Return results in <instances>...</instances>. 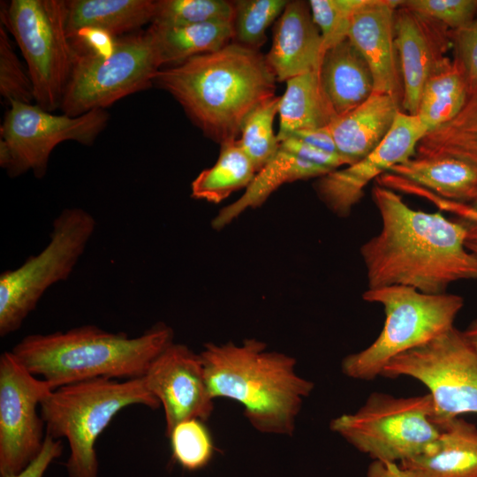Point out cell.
<instances>
[{"mask_svg":"<svg viewBox=\"0 0 477 477\" xmlns=\"http://www.w3.org/2000/svg\"><path fill=\"white\" fill-rule=\"evenodd\" d=\"M94 216L80 208H68L54 219L49 242L19 268L0 276V336L18 330L44 292L66 280L95 232Z\"/></svg>","mask_w":477,"mask_h":477,"instance_id":"8","label":"cell"},{"mask_svg":"<svg viewBox=\"0 0 477 477\" xmlns=\"http://www.w3.org/2000/svg\"><path fill=\"white\" fill-rule=\"evenodd\" d=\"M153 0H70L66 1V30L70 38L77 30L94 26L115 37L134 31L153 21Z\"/></svg>","mask_w":477,"mask_h":477,"instance_id":"25","label":"cell"},{"mask_svg":"<svg viewBox=\"0 0 477 477\" xmlns=\"http://www.w3.org/2000/svg\"><path fill=\"white\" fill-rule=\"evenodd\" d=\"M199 419L178 423L170 435L173 459L188 471L200 470L210 462L215 446L210 431Z\"/></svg>","mask_w":477,"mask_h":477,"instance_id":"33","label":"cell"},{"mask_svg":"<svg viewBox=\"0 0 477 477\" xmlns=\"http://www.w3.org/2000/svg\"><path fill=\"white\" fill-rule=\"evenodd\" d=\"M0 94L9 103L34 101V87L28 71L19 59L7 29L0 25Z\"/></svg>","mask_w":477,"mask_h":477,"instance_id":"35","label":"cell"},{"mask_svg":"<svg viewBox=\"0 0 477 477\" xmlns=\"http://www.w3.org/2000/svg\"><path fill=\"white\" fill-rule=\"evenodd\" d=\"M173 339V329L163 322L134 337L86 324L65 331L28 335L11 352L29 372L56 389L95 378L143 377Z\"/></svg>","mask_w":477,"mask_h":477,"instance_id":"4","label":"cell"},{"mask_svg":"<svg viewBox=\"0 0 477 477\" xmlns=\"http://www.w3.org/2000/svg\"><path fill=\"white\" fill-rule=\"evenodd\" d=\"M320 80L337 116L358 107L374 91L370 69L348 39L324 52Z\"/></svg>","mask_w":477,"mask_h":477,"instance_id":"22","label":"cell"},{"mask_svg":"<svg viewBox=\"0 0 477 477\" xmlns=\"http://www.w3.org/2000/svg\"><path fill=\"white\" fill-rule=\"evenodd\" d=\"M162 64L148 31L117 37L108 57L75 54L74 64L60 109L78 117L147 89Z\"/></svg>","mask_w":477,"mask_h":477,"instance_id":"11","label":"cell"},{"mask_svg":"<svg viewBox=\"0 0 477 477\" xmlns=\"http://www.w3.org/2000/svg\"><path fill=\"white\" fill-rule=\"evenodd\" d=\"M362 298L383 307V327L371 344L345 356L341 369L345 376L365 382L382 375L384 367L395 357L454 327L464 306L459 295L424 293L405 285L367 289Z\"/></svg>","mask_w":477,"mask_h":477,"instance_id":"6","label":"cell"},{"mask_svg":"<svg viewBox=\"0 0 477 477\" xmlns=\"http://www.w3.org/2000/svg\"><path fill=\"white\" fill-rule=\"evenodd\" d=\"M211 397L239 403L244 415L259 432L292 435L305 398L314 390L312 381L296 372V360L268 351L264 342L245 339L204 344L200 352Z\"/></svg>","mask_w":477,"mask_h":477,"instance_id":"3","label":"cell"},{"mask_svg":"<svg viewBox=\"0 0 477 477\" xmlns=\"http://www.w3.org/2000/svg\"><path fill=\"white\" fill-rule=\"evenodd\" d=\"M398 465L415 477H477V426L456 417L424 452Z\"/></svg>","mask_w":477,"mask_h":477,"instance_id":"20","label":"cell"},{"mask_svg":"<svg viewBox=\"0 0 477 477\" xmlns=\"http://www.w3.org/2000/svg\"><path fill=\"white\" fill-rule=\"evenodd\" d=\"M280 98L275 95L259 104L246 117L240 130L238 142L257 172L279 148L273 124L278 114Z\"/></svg>","mask_w":477,"mask_h":477,"instance_id":"30","label":"cell"},{"mask_svg":"<svg viewBox=\"0 0 477 477\" xmlns=\"http://www.w3.org/2000/svg\"><path fill=\"white\" fill-rule=\"evenodd\" d=\"M330 169L312 162L280 143L274 156L255 174L245 193L237 201L223 208L212 220V226L220 230L246 209L262 205L281 186L298 180L319 178Z\"/></svg>","mask_w":477,"mask_h":477,"instance_id":"21","label":"cell"},{"mask_svg":"<svg viewBox=\"0 0 477 477\" xmlns=\"http://www.w3.org/2000/svg\"><path fill=\"white\" fill-rule=\"evenodd\" d=\"M75 54L108 57L115 49L117 38L103 29L85 26L69 38Z\"/></svg>","mask_w":477,"mask_h":477,"instance_id":"38","label":"cell"},{"mask_svg":"<svg viewBox=\"0 0 477 477\" xmlns=\"http://www.w3.org/2000/svg\"><path fill=\"white\" fill-rule=\"evenodd\" d=\"M322 39L308 2L289 1L277 19L266 61L277 82L320 69Z\"/></svg>","mask_w":477,"mask_h":477,"instance_id":"18","label":"cell"},{"mask_svg":"<svg viewBox=\"0 0 477 477\" xmlns=\"http://www.w3.org/2000/svg\"><path fill=\"white\" fill-rule=\"evenodd\" d=\"M279 102L280 141L296 132L328 126L337 117L320 80V69L293 77Z\"/></svg>","mask_w":477,"mask_h":477,"instance_id":"24","label":"cell"},{"mask_svg":"<svg viewBox=\"0 0 477 477\" xmlns=\"http://www.w3.org/2000/svg\"><path fill=\"white\" fill-rule=\"evenodd\" d=\"M148 390L163 407L165 435L189 419L206 421L214 410L200 353L172 343L150 364L142 377Z\"/></svg>","mask_w":477,"mask_h":477,"instance_id":"15","label":"cell"},{"mask_svg":"<svg viewBox=\"0 0 477 477\" xmlns=\"http://www.w3.org/2000/svg\"><path fill=\"white\" fill-rule=\"evenodd\" d=\"M470 205L473 208L474 210L477 211V200L474 202L471 203Z\"/></svg>","mask_w":477,"mask_h":477,"instance_id":"44","label":"cell"},{"mask_svg":"<svg viewBox=\"0 0 477 477\" xmlns=\"http://www.w3.org/2000/svg\"><path fill=\"white\" fill-rule=\"evenodd\" d=\"M233 1L226 0H159L152 24L182 26L208 22H232Z\"/></svg>","mask_w":477,"mask_h":477,"instance_id":"31","label":"cell"},{"mask_svg":"<svg viewBox=\"0 0 477 477\" xmlns=\"http://www.w3.org/2000/svg\"><path fill=\"white\" fill-rule=\"evenodd\" d=\"M53 390L11 351L1 354L0 477L19 473L41 452L46 433L38 408Z\"/></svg>","mask_w":477,"mask_h":477,"instance_id":"13","label":"cell"},{"mask_svg":"<svg viewBox=\"0 0 477 477\" xmlns=\"http://www.w3.org/2000/svg\"><path fill=\"white\" fill-rule=\"evenodd\" d=\"M329 428L373 460L398 464L424 452L442 431L429 393L395 397L377 391L354 413L332 419Z\"/></svg>","mask_w":477,"mask_h":477,"instance_id":"7","label":"cell"},{"mask_svg":"<svg viewBox=\"0 0 477 477\" xmlns=\"http://www.w3.org/2000/svg\"><path fill=\"white\" fill-rule=\"evenodd\" d=\"M367 477H415L398 463L373 460L367 471Z\"/></svg>","mask_w":477,"mask_h":477,"instance_id":"41","label":"cell"},{"mask_svg":"<svg viewBox=\"0 0 477 477\" xmlns=\"http://www.w3.org/2000/svg\"><path fill=\"white\" fill-rule=\"evenodd\" d=\"M415 155L452 156L477 167V83L469 85L458 115L420 140Z\"/></svg>","mask_w":477,"mask_h":477,"instance_id":"28","label":"cell"},{"mask_svg":"<svg viewBox=\"0 0 477 477\" xmlns=\"http://www.w3.org/2000/svg\"><path fill=\"white\" fill-rule=\"evenodd\" d=\"M61 439L45 436L43 446L39 455L21 472L4 477H42L49 465L63 452Z\"/></svg>","mask_w":477,"mask_h":477,"instance_id":"39","label":"cell"},{"mask_svg":"<svg viewBox=\"0 0 477 477\" xmlns=\"http://www.w3.org/2000/svg\"><path fill=\"white\" fill-rule=\"evenodd\" d=\"M1 23L26 62L35 104L49 112L60 108L75 60L66 30V1L11 0L1 9Z\"/></svg>","mask_w":477,"mask_h":477,"instance_id":"9","label":"cell"},{"mask_svg":"<svg viewBox=\"0 0 477 477\" xmlns=\"http://www.w3.org/2000/svg\"><path fill=\"white\" fill-rule=\"evenodd\" d=\"M455 58L461 64L468 85L477 83V19L466 26L450 31Z\"/></svg>","mask_w":477,"mask_h":477,"instance_id":"37","label":"cell"},{"mask_svg":"<svg viewBox=\"0 0 477 477\" xmlns=\"http://www.w3.org/2000/svg\"><path fill=\"white\" fill-rule=\"evenodd\" d=\"M399 6L450 30L467 26L477 14V0H406Z\"/></svg>","mask_w":477,"mask_h":477,"instance_id":"36","label":"cell"},{"mask_svg":"<svg viewBox=\"0 0 477 477\" xmlns=\"http://www.w3.org/2000/svg\"><path fill=\"white\" fill-rule=\"evenodd\" d=\"M291 136H295L303 141L322 150L339 154L329 126L299 131Z\"/></svg>","mask_w":477,"mask_h":477,"instance_id":"40","label":"cell"},{"mask_svg":"<svg viewBox=\"0 0 477 477\" xmlns=\"http://www.w3.org/2000/svg\"><path fill=\"white\" fill-rule=\"evenodd\" d=\"M402 1L368 0L353 16L348 40L366 60L374 92L403 100L395 44V12Z\"/></svg>","mask_w":477,"mask_h":477,"instance_id":"17","label":"cell"},{"mask_svg":"<svg viewBox=\"0 0 477 477\" xmlns=\"http://www.w3.org/2000/svg\"><path fill=\"white\" fill-rule=\"evenodd\" d=\"M133 405L154 410L161 405L142 377L85 380L56 388L42 400L46 435L68 441L69 477H98L96 440L121 410Z\"/></svg>","mask_w":477,"mask_h":477,"instance_id":"5","label":"cell"},{"mask_svg":"<svg viewBox=\"0 0 477 477\" xmlns=\"http://www.w3.org/2000/svg\"><path fill=\"white\" fill-rule=\"evenodd\" d=\"M382 375L408 376L424 384L441 428L464 413H477V349L455 326L395 357Z\"/></svg>","mask_w":477,"mask_h":477,"instance_id":"10","label":"cell"},{"mask_svg":"<svg viewBox=\"0 0 477 477\" xmlns=\"http://www.w3.org/2000/svg\"><path fill=\"white\" fill-rule=\"evenodd\" d=\"M395 44L403 76L402 106L416 116L423 87L444 58L448 28L399 6L395 12Z\"/></svg>","mask_w":477,"mask_h":477,"instance_id":"16","label":"cell"},{"mask_svg":"<svg viewBox=\"0 0 477 477\" xmlns=\"http://www.w3.org/2000/svg\"><path fill=\"white\" fill-rule=\"evenodd\" d=\"M162 66L178 64L193 57L221 49L234 38L232 22H208L182 26L152 24L147 30Z\"/></svg>","mask_w":477,"mask_h":477,"instance_id":"27","label":"cell"},{"mask_svg":"<svg viewBox=\"0 0 477 477\" xmlns=\"http://www.w3.org/2000/svg\"><path fill=\"white\" fill-rule=\"evenodd\" d=\"M392 95L374 92L360 105L328 125L339 155L348 165L369 155L383 140L400 111Z\"/></svg>","mask_w":477,"mask_h":477,"instance_id":"19","label":"cell"},{"mask_svg":"<svg viewBox=\"0 0 477 477\" xmlns=\"http://www.w3.org/2000/svg\"><path fill=\"white\" fill-rule=\"evenodd\" d=\"M368 0H310L314 24L320 30L324 52L348 39L354 14Z\"/></svg>","mask_w":477,"mask_h":477,"instance_id":"34","label":"cell"},{"mask_svg":"<svg viewBox=\"0 0 477 477\" xmlns=\"http://www.w3.org/2000/svg\"><path fill=\"white\" fill-rule=\"evenodd\" d=\"M276 82L265 56L236 42L161 68L153 81L220 145L238 139L246 117L276 95Z\"/></svg>","mask_w":477,"mask_h":477,"instance_id":"2","label":"cell"},{"mask_svg":"<svg viewBox=\"0 0 477 477\" xmlns=\"http://www.w3.org/2000/svg\"><path fill=\"white\" fill-rule=\"evenodd\" d=\"M0 127V166L11 178L32 170L42 178L49 155L61 142L92 145L105 128L109 114L96 109L78 117L55 115L37 104L11 102Z\"/></svg>","mask_w":477,"mask_h":477,"instance_id":"12","label":"cell"},{"mask_svg":"<svg viewBox=\"0 0 477 477\" xmlns=\"http://www.w3.org/2000/svg\"><path fill=\"white\" fill-rule=\"evenodd\" d=\"M288 0L233 1V30L236 43L259 50L266 42L268 27L281 16Z\"/></svg>","mask_w":477,"mask_h":477,"instance_id":"32","label":"cell"},{"mask_svg":"<svg viewBox=\"0 0 477 477\" xmlns=\"http://www.w3.org/2000/svg\"><path fill=\"white\" fill-rule=\"evenodd\" d=\"M466 248L477 257V224L470 223V231L466 241Z\"/></svg>","mask_w":477,"mask_h":477,"instance_id":"42","label":"cell"},{"mask_svg":"<svg viewBox=\"0 0 477 477\" xmlns=\"http://www.w3.org/2000/svg\"><path fill=\"white\" fill-rule=\"evenodd\" d=\"M256 173L238 140L224 142L221 144L216 163L192 182L191 195L197 200L219 203L233 192L246 188Z\"/></svg>","mask_w":477,"mask_h":477,"instance_id":"29","label":"cell"},{"mask_svg":"<svg viewBox=\"0 0 477 477\" xmlns=\"http://www.w3.org/2000/svg\"><path fill=\"white\" fill-rule=\"evenodd\" d=\"M468 89V80L459 62L444 57L427 80L416 113L428 132L458 115L466 101Z\"/></svg>","mask_w":477,"mask_h":477,"instance_id":"26","label":"cell"},{"mask_svg":"<svg viewBox=\"0 0 477 477\" xmlns=\"http://www.w3.org/2000/svg\"><path fill=\"white\" fill-rule=\"evenodd\" d=\"M428 131L416 116L401 110L381 144L365 158L319 178L314 189L326 207L339 217H347L360 201L364 188L373 180L416 154Z\"/></svg>","mask_w":477,"mask_h":477,"instance_id":"14","label":"cell"},{"mask_svg":"<svg viewBox=\"0 0 477 477\" xmlns=\"http://www.w3.org/2000/svg\"><path fill=\"white\" fill-rule=\"evenodd\" d=\"M372 198L382 227L360 250L367 289L405 285L438 294L452 283L477 279V257L466 246L470 222L414 209L378 184Z\"/></svg>","mask_w":477,"mask_h":477,"instance_id":"1","label":"cell"},{"mask_svg":"<svg viewBox=\"0 0 477 477\" xmlns=\"http://www.w3.org/2000/svg\"><path fill=\"white\" fill-rule=\"evenodd\" d=\"M463 332L470 343L477 349V318Z\"/></svg>","mask_w":477,"mask_h":477,"instance_id":"43","label":"cell"},{"mask_svg":"<svg viewBox=\"0 0 477 477\" xmlns=\"http://www.w3.org/2000/svg\"><path fill=\"white\" fill-rule=\"evenodd\" d=\"M389 172L448 201L471 204L477 200V167L456 157L414 155Z\"/></svg>","mask_w":477,"mask_h":477,"instance_id":"23","label":"cell"}]
</instances>
